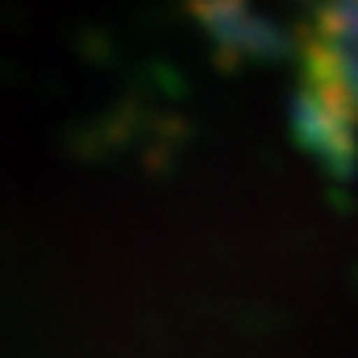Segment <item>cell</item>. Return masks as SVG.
<instances>
[{
	"instance_id": "6da1fadb",
	"label": "cell",
	"mask_w": 358,
	"mask_h": 358,
	"mask_svg": "<svg viewBox=\"0 0 358 358\" xmlns=\"http://www.w3.org/2000/svg\"><path fill=\"white\" fill-rule=\"evenodd\" d=\"M196 17L234 55H246V50H263L267 46V21H259L246 8V0H196Z\"/></svg>"
}]
</instances>
